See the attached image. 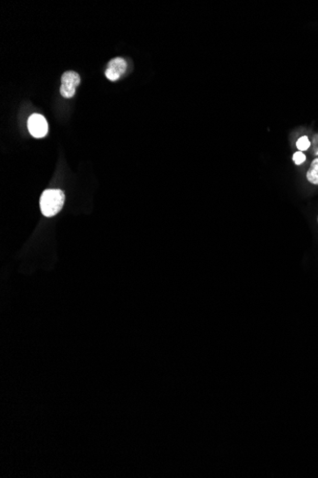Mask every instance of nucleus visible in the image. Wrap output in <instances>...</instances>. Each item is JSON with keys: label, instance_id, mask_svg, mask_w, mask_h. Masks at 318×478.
Segmentation results:
<instances>
[{"label": "nucleus", "instance_id": "f257e3e1", "mask_svg": "<svg viewBox=\"0 0 318 478\" xmlns=\"http://www.w3.org/2000/svg\"><path fill=\"white\" fill-rule=\"evenodd\" d=\"M65 201L63 191L59 189H47L40 198V209L45 217H53L60 212Z\"/></svg>", "mask_w": 318, "mask_h": 478}, {"label": "nucleus", "instance_id": "f03ea898", "mask_svg": "<svg viewBox=\"0 0 318 478\" xmlns=\"http://www.w3.org/2000/svg\"><path fill=\"white\" fill-rule=\"evenodd\" d=\"M80 83V77L77 72H65L61 77L60 93L66 99H71L75 94L77 87Z\"/></svg>", "mask_w": 318, "mask_h": 478}, {"label": "nucleus", "instance_id": "7ed1b4c3", "mask_svg": "<svg viewBox=\"0 0 318 478\" xmlns=\"http://www.w3.org/2000/svg\"><path fill=\"white\" fill-rule=\"evenodd\" d=\"M29 132L35 138H43L48 133V123L46 119L39 114L32 115L28 120Z\"/></svg>", "mask_w": 318, "mask_h": 478}, {"label": "nucleus", "instance_id": "20e7f679", "mask_svg": "<svg viewBox=\"0 0 318 478\" xmlns=\"http://www.w3.org/2000/svg\"><path fill=\"white\" fill-rule=\"evenodd\" d=\"M127 70V63L121 57H115L112 59L107 66L105 75L107 79L111 81H116L120 79L122 75Z\"/></svg>", "mask_w": 318, "mask_h": 478}, {"label": "nucleus", "instance_id": "39448f33", "mask_svg": "<svg viewBox=\"0 0 318 478\" xmlns=\"http://www.w3.org/2000/svg\"><path fill=\"white\" fill-rule=\"evenodd\" d=\"M307 179L311 185L318 186V157H315L311 162V166L307 172Z\"/></svg>", "mask_w": 318, "mask_h": 478}, {"label": "nucleus", "instance_id": "423d86ee", "mask_svg": "<svg viewBox=\"0 0 318 478\" xmlns=\"http://www.w3.org/2000/svg\"><path fill=\"white\" fill-rule=\"evenodd\" d=\"M311 146V142L309 140V138L307 136H301L297 140V149L301 152L303 151H307Z\"/></svg>", "mask_w": 318, "mask_h": 478}, {"label": "nucleus", "instance_id": "0eeeda50", "mask_svg": "<svg viewBox=\"0 0 318 478\" xmlns=\"http://www.w3.org/2000/svg\"><path fill=\"white\" fill-rule=\"evenodd\" d=\"M292 161H293V163L297 164V165H300V164H303L305 161H306V156H305V154L303 152L298 151V152H296V153L293 154Z\"/></svg>", "mask_w": 318, "mask_h": 478}, {"label": "nucleus", "instance_id": "6e6552de", "mask_svg": "<svg viewBox=\"0 0 318 478\" xmlns=\"http://www.w3.org/2000/svg\"><path fill=\"white\" fill-rule=\"evenodd\" d=\"M316 154H317V156H318V151H317V153H316Z\"/></svg>", "mask_w": 318, "mask_h": 478}, {"label": "nucleus", "instance_id": "1a4fd4ad", "mask_svg": "<svg viewBox=\"0 0 318 478\" xmlns=\"http://www.w3.org/2000/svg\"><path fill=\"white\" fill-rule=\"evenodd\" d=\"M317 221H318V217H317Z\"/></svg>", "mask_w": 318, "mask_h": 478}]
</instances>
